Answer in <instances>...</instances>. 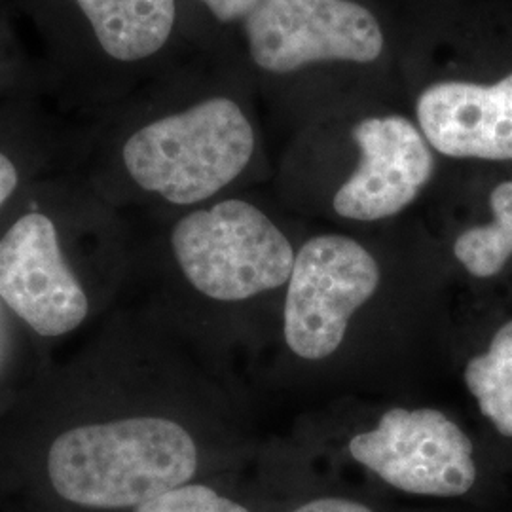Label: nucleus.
I'll use <instances>...</instances> for the list:
<instances>
[{"label":"nucleus","instance_id":"obj_1","mask_svg":"<svg viewBox=\"0 0 512 512\" xmlns=\"http://www.w3.org/2000/svg\"><path fill=\"white\" fill-rule=\"evenodd\" d=\"M403 19L391 0H260L230 61L294 128L365 101H401Z\"/></svg>","mask_w":512,"mask_h":512},{"label":"nucleus","instance_id":"obj_2","mask_svg":"<svg viewBox=\"0 0 512 512\" xmlns=\"http://www.w3.org/2000/svg\"><path fill=\"white\" fill-rule=\"evenodd\" d=\"M260 103L238 69L186 54L110 109L118 160L137 190L175 207L215 202L255 165Z\"/></svg>","mask_w":512,"mask_h":512},{"label":"nucleus","instance_id":"obj_3","mask_svg":"<svg viewBox=\"0 0 512 512\" xmlns=\"http://www.w3.org/2000/svg\"><path fill=\"white\" fill-rule=\"evenodd\" d=\"M403 18L404 103L440 158L512 162V14L484 0H414Z\"/></svg>","mask_w":512,"mask_h":512},{"label":"nucleus","instance_id":"obj_4","mask_svg":"<svg viewBox=\"0 0 512 512\" xmlns=\"http://www.w3.org/2000/svg\"><path fill=\"white\" fill-rule=\"evenodd\" d=\"M48 57L50 86L74 109L109 112L183 55L181 0H19Z\"/></svg>","mask_w":512,"mask_h":512},{"label":"nucleus","instance_id":"obj_5","mask_svg":"<svg viewBox=\"0 0 512 512\" xmlns=\"http://www.w3.org/2000/svg\"><path fill=\"white\" fill-rule=\"evenodd\" d=\"M296 131L346 160L325 200L336 219H395L420 200L437 173L439 156L401 101L355 103Z\"/></svg>","mask_w":512,"mask_h":512},{"label":"nucleus","instance_id":"obj_6","mask_svg":"<svg viewBox=\"0 0 512 512\" xmlns=\"http://www.w3.org/2000/svg\"><path fill=\"white\" fill-rule=\"evenodd\" d=\"M198 446L177 421L128 418L82 425L55 439L48 475L55 492L86 509H137L190 482Z\"/></svg>","mask_w":512,"mask_h":512},{"label":"nucleus","instance_id":"obj_7","mask_svg":"<svg viewBox=\"0 0 512 512\" xmlns=\"http://www.w3.org/2000/svg\"><path fill=\"white\" fill-rule=\"evenodd\" d=\"M171 249L190 285L219 302H241L281 289L293 272L291 239L262 207L224 198L175 222Z\"/></svg>","mask_w":512,"mask_h":512},{"label":"nucleus","instance_id":"obj_8","mask_svg":"<svg viewBox=\"0 0 512 512\" xmlns=\"http://www.w3.org/2000/svg\"><path fill=\"white\" fill-rule=\"evenodd\" d=\"M382 270L365 243L317 234L296 251L287 281L283 334L304 361H323L344 344L353 313L376 294Z\"/></svg>","mask_w":512,"mask_h":512},{"label":"nucleus","instance_id":"obj_9","mask_svg":"<svg viewBox=\"0 0 512 512\" xmlns=\"http://www.w3.org/2000/svg\"><path fill=\"white\" fill-rule=\"evenodd\" d=\"M349 454L395 490L461 497L476 482L473 440L435 408H391L370 431L357 433Z\"/></svg>","mask_w":512,"mask_h":512},{"label":"nucleus","instance_id":"obj_10","mask_svg":"<svg viewBox=\"0 0 512 512\" xmlns=\"http://www.w3.org/2000/svg\"><path fill=\"white\" fill-rule=\"evenodd\" d=\"M0 298L40 336H63L88 317V296L61 255L44 211L21 215L0 238Z\"/></svg>","mask_w":512,"mask_h":512},{"label":"nucleus","instance_id":"obj_11","mask_svg":"<svg viewBox=\"0 0 512 512\" xmlns=\"http://www.w3.org/2000/svg\"><path fill=\"white\" fill-rule=\"evenodd\" d=\"M486 222L463 228L452 243V253L467 274L488 279L501 274L512 258V179L488 192Z\"/></svg>","mask_w":512,"mask_h":512},{"label":"nucleus","instance_id":"obj_12","mask_svg":"<svg viewBox=\"0 0 512 512\" xmlns=\"http://www.w3.org/2000/svg\"><path fill=\"white\" fill-rule=\"evenodd\" d=\"M463 380L482 416L512 439V319L499 327L484 353L469 359Z\"/></svg>","mask_w":512,"mask_h":512},{"label":"nucleus","instance_id":"obj_13","mask_svg":"<svg viewBox=\"0 0 512 512\" xmlns=\"http://www.w3.org/2000/svg\"><path fill=\"white\" fill-rule=\"evenodd\" d=\"M186 50L226 59L239 25L260 0H181Z\"/></svg>","mask_w":512,"mask_h":512},{"label":"nucleus","instance_id":"obj_14","mask_svg":"<svg viewBox=\"0 0 512 512\" xmlns=\"http://www.w3.org/2000/svg\"><path fill=\"white\" fill-rule=\"evenodd\" d=\"M135 512H251L209 486L184 484L137 507Z\"/></svg>","mask_w":512,"mask_h":512},{"label":"nucleus","instance_id":"obj_15","mask_svg":"<svg viewBox=\"0 0 512 512\" xmlns=\"http://www.w3.org/2000/svg\"><path fill=\"white\" fill-rule=\"evenodd\" d=\"M31 71H27L23 59L18 55L14 40L6 27L0 25V99L8 101L14 97L29 95Z\"/></svg>","mask_w":512,"mask_h":512},{"label":"nucleus","instance_id":"obj_16","mask_svg":"<svg viewBox=\"0 0 512 512\" xmlns=\"http://www.w3.org/2000/svg\"><path fill=\"white\" fill-rule=\"evenodd\" d=\"M293 512H374L365 503L344 497H321L300 505Z\"/></svg>","mask_w":512,"mask_h":512},{"label":"nucleus","instance_id":"obj_17","mask_svg":"<svg viewBox=\"0 0 512 512\" xmlns=\"http://www.w3.org/2000/svg\"><path fill=\"white\" fill-rule=\"evenodd\" d=\"M19 167L12 154L0 148V209L12 200L19 186Z\"/></svg>","mask_w":512,"mask_h":512}]
</instances>
